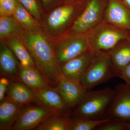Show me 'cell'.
<instances>
[{"instance_id":"603a6c76","label":"cell","mask_w":130,"mask_h":130,"mask_svg":"<svg viewBox=\"0 0 130 130\" xmlns=\"http://www.w3.org/2000/svg\"><path fill=\"white\" fill-rule=\"evenodd\" d=\"M111 117H106L100 119H87L78 118L71 119L70 130H92L99 126L113 119Z\"/></svg>"},{"instance_id":"7c38bea8","label":"cell","mask_w":130,"mask_h":130,"mask_svg":"<svg viewBox=\"0 0 130 130\" xmlns=\"http://www.w3.org/2000/svg\"><path fill=\"white\" fill-rule=\"evenodd\" d=\"M33 91L34 101L42 106L57 113L66 112L70 109L57 88L48 86Z\"/></svg>"},{"instance_id":"4316f807","label":"cell","mask_w":130,"mask_h":130,"mask_svg":"<svg viewBox=\"0 0 130 130\" xmlns=\"http://www.w3.org/2000/svg\"><path fill=\"white\" fill-rule=\"evenodd\" d=\"M119 77L130 86V63L121 71Z\"/></svg>"},{"instance_id":"4fadbf2b","label":"cell","mask_w":130,"mask_h":130,"mask_svg":"<svg viewBox=\"0 0 130 130\" xmlns=\"http://www.w3.org/2000/svg\"><path fill=\"white\" fill-rule=\"evenodd\" d=\"M57 84L58 90L70 109L77 106L87 91L81 81L68 79L62 74Z\"/></svg>"},{"instance_id":"4dcf8cb0","label":"cell","mask_w":130,"mask_h":130,"mask_svg":"<svg viewBox=\"0 0 130 130\" xmlns=\"http://www.w3.org/2000/svg\"><path fill=\"white\" fill-rule=\"evenodd\" d=\"M88 1L89 0H76L77 2L78 3L83 5H85Z\"/></svg>"},{"instance_id":"1f68e13d","label":"cell","mask_w":130,"mask_h":130,"mask_svg":"<svg viewBox=\"0 0 130 130\" xmlns=\"http://www.w3.org/2000/svg\"><path fill=\"white\" fill-rule=\"evenodd\" d=\"M126 125L127 129L130 130V123H126Z\"/></svg>"},{"instance_id":"2e32d148","label":"cell","mask_w":130,"mask_h":130,"mask_svg":"<svg viewBox=\"0 0 130 130\" xmlns=\"http://www.w3.org/2000/svg\"><path fill=\"white\" fill-rule=\"evenodd\" d=\"M107 52L114 66L120 74L121 71L130 63V40L121 41Z\"/></svg>"},{"instance_id":"83f0119b","label":"cell","mask_w":130,"mask_h":130,"mask_svg":"<svg viewBox=\"0 0 130 130\" xmlns=\"http://www.w3.org/2000/svg\"><path fill=\"white\" fill-rule=\"evenodd\" d=\"M9 82L6 78H2L0 80V101L4 99V95L6 92Z\"/></svg>"},{"instance_id":"5b68a950","label":"cell","mask_w":130,"mask_h":130,"mask_svg":"<svg viewBox=\"0 0 130 130\" xmlns=\"http://www.w3.org/2000/svg\"><path fill=\"white\" fill-rule=\"evenodd\" d=\"M87 32L71 31L65 35L54 49L59 64L72 59L90 49Z\"/></svg>"},{"instance_id":"ac0fdd59","label":"cell","mask_w":130,"mask_h":130,"mask_svg":"<svg viewBox=\"0 0 130 130\" xmlns=\"http://www.w3.org/2000/svg\"><path fill=\"white\" fill-rule=\"evenodd\" d=\"M6 44L20 61L22 66H35V63L20 36H12L6 38Z\"/></svg>"},{"instance_id":"d6986e66","label":"cell","mask_w":130,"mask_h":130,"mask_svg":"<svg viewBox=\"0 0 130 130\" xmlns=\"http://www.w3.org/2000/svg\"><path fill=\"white\" fill-rule=\"evenodd\" d=\"M21 83H13L8 87V98L20 105L28 104L34 101L33 90Z\"/></svg>"},{"instance_id":"ffe728a7","label":"cell","mask_w":130,"mask_h":130,"mask_svg":"<svg viewBox=\"0 0 130 130\" xmlns=\"http://www.w3.org/2000/svg\"><path fill=\"white\" fill-rule=\"evenodd\" d=\"M13 16L26 32H41V29L38 20L33 18L19 1Z\"/></svg>"},{"instance_id":"52a82bcc","label":"cell","mask_w":130,"mask_h":130,"mask_svg":"<svg viewBox=\"0 0 130 130\" xmlns=\"http://www.w3.org/2000/svg\"><path fill=\"white\" fill-rule=\"evenodd\" d=\"M85 4L76 0H65L63 4L54 10L47 19L48 24L51 29L59 30L66 28L76 17L78 12H82Z\"/></svg>"},{"instance_id":"7402d4cb","label":"cell","mask_w":130,"mask_h":130,"mask_svg":"<svg viewBox=\"0 0 130 130\" xmlns=\"http://www.w3.org/2000/svg\"><path fill=\"white\" fill-rule=\"evenodd\" d=\"M71 119L68 116L52 115L35 128L37 130H70Z\"/></svg>"},{"instance_id":"3957f363","label":"cell","mask_w":130,"mask_h":130,"mask_svg":"<svg viewBox=\"0 0 130 130\" xmlns=\"http://www.w3.org/2000/svg\"><path fill=\"white\" fill-rule=\"evenodd\" d=\"M115 94V90L109 87L87 90L77 105L74 115L78 118L100 119L109 107Z\"/></svg>"},{"instance_id":"f546056e","label":"cell","mask_w":130,"mask_h":130,"mask_svg":"<svg viewBox=\"0 0 130 130\" xmlns=\"http://www.w3.org/2000/svg\"><path fill=\"white\" fill-rule=\"evenodd\" d=\"M126 6L130 9V0H122Z\"/></svg>"},{"instance_id":"f1b7e54d","label":"cell","mask_w":130,"mask_h":130,"mask_svg":"<svg viewBox=\"0 0 130 130\" xmlns=\"http://www.w3.org/2000/svg\"><path fill=\"white\" fill-rule=\"evenodd\" d=\"M44 6L48 7L50 6L54 2V0H42Z\"/></svg>"},{"instance_id":"ba28073f","label":"cell","mask_w":130,"mask_h":130,"mask_svg":"<svg viewBox=\"0 0 130 130\" xmlns=\"http://www.w3.org/2000/svg\"><path fill=\"white\" fill-rule=\"evenodd\" d=\"M54 113L42 106H26L20 109L11 129L29 130L36 128Z\"/></svg>"},{"instance_id":"5bb4252c","label":"cell","mask_w":130,"mask_h":130,"mask_svg":"<svg viewBox=\"0 0 130 130\" xmlns=\"http://www.w3.org/2000/svg\"><path fill=\"white\" fill-rule=\"evenodd\" d=\"M19 76L24 84L33 90L48 87L47 80L35 66L19 67Z\"/></svg>"},{"instance_id":"cb8c5ba5","label":"cell","mask_w":130,"mask_h":130,"mask_svg":"<svg viewBox=\"0 0 130 130\" xmlns=\"http://www.w3.org/2000/svg\"><path fill=\"white\" fill-rule=\"evenodd\" d=\"M18 2V0H0L1 16H13Z\"/></svg>"},{"instance_id":"484cf974","label":"cell","mask_w":130,"mask_h":130,"mask_svg":"<svg viewBox=\"0 0 130 130\" xmlns=\"http://www.w3.org/2000/svg\"><path fill=\"white\" fill-rule=\"evenodd\" d=\"M126 123L119 120L113 119L103 123L96 128L97 130H124L127 129Z\"/></svg>"},{"instance_id":"9a60e30c","label":"cell","mask_w":130,"mask_h":130,"mask_svg":"<svg viewBox=\"0 0 130 130\" xmlns=\"http://www.w3.org/2000/svg\"><path fill=\"white\" fill-rule=\"evenodd\" d=\"M21 105L8 98L3 99L0 105V129H11L21 109Z\"/></svg>"},{"instance_id":"e0dca14e","label":"cell","mask_w":130,"mask_h":130,"mask_svg":"<svg viewBox=\"0 0 130 130\" xmlns=\"http://www.w3.org/2000/svg\"><path fill=\"white\" fill-rule=\"evenodd\" d=\"M13 52L5 43L1 44L0 50L1 73L11 77L16 76L18 64Z\"/></svg>"},{"instance_id":"9c48e42d","label":"cell","mask_w":130,"mask_h":130,"mask_svg":"<svg viewBox=\"0 0 130 130\" xmlns=\"http://www.w3.org/2000/svg\"><path fill=\"white\" fill-rule=\"evenodd\" d=\"M107 117L126 122L130 121V86L120 84L115 88Z\"/></svg>"},{"instance_id":"44dd1931","label":"cell","mask_w":130,"mask_h":130,"mask_svg":"<svg viewBox=\"0 0 130 130\" xmlns=\"http://www.w3.org/2000/svg\"><path fill=\"white\" fill-rule=\"evenodd\" d=\"M25 31L20 25L14 18L11 17H0V38L1 40L12 36H21Z\"/></svg>"},{"instance_id":"d4e9b609","label":"cell","mask_w":130,"mask_h":130,"mask_svg":"<svg viewBox=\"0 0 130 130\" xmlns=\"http://www.w3.org/2000/svg\"><path fill=\"white\" fill-rule=\"evenodd\" d=\"M25 9L38 21L41 20L40 8L37 0H18Z\"/></svg>"},{"instance_id":"7a4b0ae2","label":"cell","mask_w":130,"mask_h":130,"mask_svg":"<svg viewBox=\"0 0 130 130\" xmlns=\"http://www.w3.org/2000/svg\"><path fill=\"white\" fill-rule=\"evenodd\" d=\"M90 48L95 52H107L120 42L130 40V30L103 20L88 31Z\"/></svg>"},{"instance_id":"8992f818","label":"cell","mask_w":130,"mask_h":130,"mask_svg":"<svg viewBox=\"0 0 130 130\" xmlns=\"http://www.w3.org/2000/svg\"><path fill=\"white\" fill-rule=\"evenodd\" d=\"M107 0H89L71 27L72 31L86 32L103 20Z\"/></svg>"},{"instance_id":"277c9868","label":"cell","mask_w":130,"mask_h":130,"mask_svg":"<svg viewBox=\"0 0 130 130\" xmlns=\"http://www.w3.org/2000/svg\"><path fill=\"white\" fill-rule=\"evenodd\" d=\"M120 73L112 63L107 52H95L89 66L80 79L86 90H89L115 77Z\"/></svg>"},{"instance_id":"6da1fadb","label":"cell","mask_w":130,"mask_h":130,"mask_svg":"<svg viewBox=\"0 0 130 130\" xmlns=\"http://www.w3.org/2000/svg\"><path fill=\"white\" fill-rule=\"evenodd\" d=\"M36 67L50 83H58L61 74L54 49L46 36L41 32H26L20 37Z\"/></svg>"},{"instance_id":"8fae6325","label":"cell","mask_w":130,"mask_h":130,"mask_svg":"<svg viewBox=\"0 0 130 130\" xmlns=\"http://www.w3.org/2000/svg\"><path fill=\"white\" fill-rule=\"evenodd\" d=\"M94 54L95 52L90 49L79 56L61 64L60 66L61 74L68 79L80 81Z\"/></svg>"},{"instance_id":"30bf717a","label":"cell","mask_w":130,"mask_h":130,"mask_svg":"<svg viewBox=\"0 0 130 130\" xmlns=\"http://www.w3.org/2000/svg\"><path fill=\"white\" fill-rule=\"evenodd\" d=\"M103 20L130 30V9L122 0H107Z\"/></svg>"}]
</instances>
